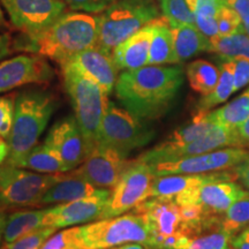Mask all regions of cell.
<instances>
[{
  "label": "cell",
  "instance_id": "7bdbcfd3",
  "mask_svg": "<svg viewBox=\"0 0 249 249\" xmlns=\"http://www.w3.org/2000/svg\"><path fill=\"white\" fill-rule=\"evenodd\" d=\"M231 249H249V226L231 239Z\"/></svg>",
  "mask_w": 249,
  "mask_h": 249
},
{
  "label": "cell",
  "instance_id": "f546056e",
  "mask_svg": "<svg viewBox=\"0 0 249 249\" xmlns=\"http://www.w3.org/2000/svg\"><path fill=\"white\" fill-rule=\"evenodd\" d=\"M209 52L219 54L224 59H248L249 36L241 28L230 36H217L210 39Z\"/></svg>",
  "mask_w": 249,
  "mask_h": 249
},
{
  "label": "cell",
  "instance_id": "f5cc1de1",
  "mask_svg": "<svg viewBox=\"0 0 249 249\" xmlns=\"http://www.w3.org/2000/svg\"><path fill=\"white\" fill-rule=\"evenodd\" d=\"M226 1H227V2H230V1H232V0H226Z\"/></svg>",
  "mask_w": 249,
  "mask_h": 249
},
{
  "label": "cell",
  "instance_id": "52a82bcc",
  "mask_svg": "<svg viewBox=\"0 0 249 249\" xmlns=\"http://www.w3.org/2000/svg\"><path fill=\"white\" fill-rule=\"evenodd\" d=\"M62 173H34L9 164L0 165V209L39 205Z\"/></svg>",
  "mask_w": 249,
  "mask_h": 249
},
{
  "label": "cell",
  "instance_id": "cb8c5ba5",
  "mask_svg": "<svg viewBox=\"0 0 249 249\" xmlns=\"http://www.w3.org/2000/svg\"><path fill=\"white\" fill-rule=\"evenodd\" d=\"M154 23L155 28L151 38L148 65L178 64L169 21L165 18H157L154 20Z\"/></svg>",
  "mask_w": 249,
  "mask_h": 249
},
{
  "label": "cell",
  "instance_id": "83f0119b",
  "mask_svg": "<svg viewBox=\"0 0 249 249\" xmlns=\"http://www.w3.org/2000/svg\"><path fill=\"white\" fill-rule=\"evenodd\" d=\"M234 86V60L225 59L220 66V75L218 83L209 95L203 96L197 103V111H210L217 105L223 104L233 93Z\"/></svg>",
  "mask_w": 249,
  "mask_h": 249
},
{
  "label": "cell",
  "instance_id": "5bb4252c",
  "mask_svg": "<svg viewBox=\"0 0 249 249\" xmlns=\"http://www.w3.org/2000/svg\"><path fill=\"white\" fill-rule=\"evenodd\" d=\"M129 164L127 158L113 149L97 145L83 164L71 170V173L91 183L93 187L114 188Z\"/></svg>",
  "mask_w": 249,
  "mask_h": 249
},
{
  "label": "cell",
  "instance_id": "277c9868",
  "mask_svg": "<svg viewBox=\"0 0 249 249\" xmlns=\"http://www.w3.org/2000/svg\"><path fill=\"white\" fill-rule=\"evenodd\" d=\"M65 89L85 140L87 157L98 145V135L103 117L108 104L107 95L95 81L66 62L61 65Z\"/></svg>",
  "mask_w": 249,
  "mask_h": 249
},
{
  "label": "cell",
  "instance_id": "ba28073f",
  "mask_svg": "<svg viewBox=\"0 0 249 249\" xmlns=\"http://www.w3.org/2000/svg\"><path fill=\"white\" fill-rule=\"evenodd\" d=\"M154 133L141 123V119L108 102L98 135V145L113 149L127 158L130 152L144 147Z\"/></svg>",
  "mask_w": 249,
  "mask_h": 249
},
{
  "label": "cell",
  "instance_id": "74e56055",
  "mask_svg": "<svg viewBox=\"0 0 249 249\" xmlns=\"http://www.w3.org/2000/svg\"><path fill=\"white\" fill-rule=\"evenodd\" d=\"M15 98L12 96L0 97V136L7 140L14 119Z\"/></svg>",
  "mask_w": 249,
  "mask_h": 249
},
{
  "label": "cell",
  "instance_id": "f35d334b",
  "mask_svg": "<svg viewBox=\"0 0 249 249\" xmlns=\"http://www.w3.org/2000/svg\"><path fill=\"white\" fill-rule=\"evenodd\" d=\"M187 1L195 15L209 18H217L220 9L227 5L226 0H187Z\"/></svg>",
  "mask_w": 249,
  "mask_h": 249
},
{
  "label": "cell",
  "instance_id": "8d00e7d4",
  "mask_svg": "<svg viewBox=\"0 0 249 249\" xmlns=\"http://www.w3.org/2000/svg\"><path fill=\"white\" fill-rule=\"evenodd\" d=\"M217 24L219 36L233 35L242 28L241 18L229 4L224 6L217 14Z\"/></svg>",
  "mask_w": 249,
  "mask_h": 249
},
{
  "label": "cell",
  "instance_id": "f907efd6",
  "mask_svg": "<svg viewBox=\"0 0 249 249\" xmlns=\"http://www.w3.org/2000/svg\"><path fill=\"white\" fill-rule=\"evenodd\" d=\"M6 21H5V17H4V13H2V9L0 7V27L5 26Z\"/></svg>",
  "mask_w": 249,
  "mask_h": 249
},
{
  "label": "cell",
  "instance_id": "bcb514c9",
  "mask_svg": "<svg viewBox=\"0 0 249 249\" xmlns=\"http://www.w3.org/2000/svg\"><path fill=\"white\" fill-rule=\"evenodd\" d=\"M227 4L239 14L241 21L246 20L249 17V0H232Z\"/></svg>",
  "mask_w": 249,
  "mask_h": 249
},
{
  "label": "cell",
  "instance_id": "484cf974",
  "mask_svg": "<svg viewBox=\"0 0 249 249\" xmlns=\"http://www.w3.org/2000/svg\"><path fill=\"white\" fill-rule=\"evenodd\" d=\"M15 167L29 169L40 173H65L70 171L64 160L45 144L35 145L21 158Z\"/></svg>",
  "mask_w": 249,
  "mask_h": 249
},
{
  "label": "cell",
  "instance_id": "3957f363",
  "mask_svg": "<svg viewBox=\"0 0 249 249\" xmlns=\"http://www.w3.org/2000/svg\"><path fill=\"white\" fill-rule=\"evenodd\" d=\"M57 107L54 97L45 91L22 92L15 98L14 119L7 139L6 164L17 166L36 145Z\"/></svg>",
  "mask_w": 249,
  "mask_h": 249
},
{
  "label": "cell",
  "instance_id": "4dcf8cb0",
  "mask_svg": "<svg viewBox=\"0 0 249 249\" xmlns=\"http://www.w3.org/2000/svg\"><path fill=\"white\" fill-rule=\"evenodd\" d=\"M213 126L214 124L209 117V111H197L192 123L174 130L164 143L171 145L187 144L201 139L205 134L209 133Z\"/></svg>",
  "mask_w": 249,
  "mask_h": 249
},
{
  "label": "cell",
  "instance_id": "db71d44e",
  "mask_svg": "<svg viewBox=\"0 0 249 249\" xmlns=\"http://www.w3.org/2000/svg\"><path fill=\"white\" fill-rule=\"evenodd\" d=\"M230 249H231V248H230Z\"/></svg>",
  "mask_w": 249,
  "mask_h": 249
},
{
  "label": "cell",
  "instance_id": "4fadbf2b",
  "mask_svg": "<svg viewBox=\"0 0 249 249\" xmlns=\"http://www.w3.org/2000/svg\"><path fill=\"white\" fill-rule=\"evenodd\" d=\"M134 213L141 214L147 220L151 232L150 249H160L163 242L170 236L185 234L180 207L174 198H147L134 208Z\"/></svg>",
  "mask_w": 249,
  "mask_h": 249
},
{
  "label": "cell",
  "instance_id": "d6986e66",
  "mask_svg": "<svg viewBox=\"0 0 249 249\" xmlns=\"http://www.w3.org/2000/svg\"><path fill=\"white\" fill-rule=\"evenodd\" d=\"M238 179L235 171H217L200 174H170L154 177L149 187L148 198L169 197L176 198L181 193L210 182L234 181Z\"/></svg>",
  "mask_w": 249,
  "mask_h": 249
},
{
  "label": "cell",
  "instance_id": "60d3db41",
  "mask_svg": "<svg viewBox=\"0 0 249 249\" xmlns=\"http://www.w3.org/2000/svg\"><path fill=\"white\" fill-rule=\"evenodd\" d=\"M234 60V86L233 92L249 85V60L248 59H233Z\"/></svg>",
  "mask_w": 249,
  "mask_h": 249
},
{
  "label": "cell",
  "instance_id": "681fc988",
  "mask_svg": "<svg viewBox=\"0 0 249 249\" xmlns=\"http://www.w3.org/2000/svg\"><path fill=\"white\" fill-rule=\"evenodd\" d=\"M110 249H145L141 244H136V242H129V244H124L117 246V247L110 248Z\"/></svg>",
  "mask_w": 249,
  "mask_h": 249
},
{
  "label": "cell",
  "instance_id": "ffe728a7",
  "mask_svg": "<svg viewBox=\"0 0 249 249\" xmlns=\"http://www.w3.org/2000/svg\"><path fill=\"white\" fill-rule=\"evenodd\" d=\"M67 62L95 81L107 96L116 87L119 70L114 64L112 54L107 53L97 46L80 52Z\"/></svg>",
  "mask_w": 249,
  "mask_h": 249
},
{
  "label": "cell",
  "instance_id": "d590c367",
  "mask_svg": "<svg viewBox=\"0 0 249 249\" xmlns=\"http://www.w3.org/2000/svg\"><path fill=\"white\" fill-rule=\"evenodd\" d=\"M57 231L53 226H45L36 231L28 233L21 236L20 239L13 242L6 244V249H40L50 236H52Z\"/></svg>",
  "mask_w": 249,
  "mask_h": 249
},
{
  "label": "cell",
  "instance_id": "ee69618b",
  "mask_svg": "<svg viewBox=\"0 0 249 249\" xmlns=\"http://www.w3.org/2000/svg\"><path fill=\"white\" fill-rule=\"evenodd\" d=\"M235 171L238 179L240 180L242 186L246 187V189L249 192V157L240 163L233 169Z\"/></svg>",
  "mask_w": 249,
  "mask_h": 249
},
{
  "label": "cell",
  "instance_id": "e0dca14e",
  "mask_svg": "<svg viewBox=\"0 0 249 249\" xmlns=\"http://www.w3.org/2000/svg\"><path fill=\"white\" fill-rule=\"evenodd\" d=\"M53 74L42 55H17L0 62V92L29 83L49 82L53 79Z\"/></svg>",
  "mask_w": 249,
  "mask_h": 249
},
{
  "label": "cell",
  "instance_id": "9a60e30c",
  "mask_svg": "<svg viewBox=\"0 0 249 249\" xmlns=\"http://www.w3.org/2000/svg\"><path fill=\"white\" fill-rule=\"evenodd\" d=\"M110 195L111 192L107 189H97L92 195L68 203L58 204L53 208H48L45 226H53L58 230L97 220L101 217Z\"/></svg>",
  "mask_w": 249,
  "mask_h": 249
},
{
  "label": "cell",
  "instance_id": "44dd1931",
  "mask_svg": "<svg viewBox=\"0 0 249 249\" xmlns=\"http://www.w3.org/2000/svg\"><path fill=\"white\" fill-rule=\"evenodd\" d=\"M154 28L155 23L151 21L112 51V58L118 70L132 71L147 66Z\"/></svg>",
  "mask_w": 249,
  "mask_h": 249
},
{
  "label": "cell",
  "instance_id": "8fae6325",
  "mask_svg": "<svg viewBox=\"0 0 249 249\" xmlns=\"http://www.w3.org/2000/svg\"><path fill=\"white\" fill-rule=\"evenodd\" d=\"M227 147H239L236 130L214 124L209 133H207L196 141L183 145H171L163 142L142 154L138 158V160L151 165L164 163V161L178 160L181 158L192 157V156Z\"/></svg>",
  "mask_w": 249,
  "mask_h": 249
},
{
  "label": "cell",
  "instance_id": "7402d4cb",
  "mask_svg": "<svg viewBox=\"0 0 249 249\" xmlns=\"http://www.w3.org/2000/svg\"><path fill=\"white\" fill-rule=\"evenodd\" d=\"M97 189L91 183L71 174L70 171L62 173V178L52 186L39 202V205L64 204L92 195Z\"/></svg>",
  "mask_w": 249,
  "mask_h": 249
},
{
  "label": "cell",
  "instance_id": "7a4b0ae2",
  "mask_svg": "<svg viewBox=\"0 0 249 249\" xmlns=\"http://www.w3.org/2000/svg\"><path fill=\"white\" fill-rule=\"evenodd\" d=\"M28 39L26 50L52 59L61 66L80 52L96 46L97 17L74 12L64 13L48 29Z\"/></svg>",
  "mask_w": 249,
  "mask_h": 249
},
{
  "label": "cell",
  "instance_id": "c3c4849f",
  "mask_svg": "<svg viewBox=\"0 0 249 249\" xmlns=\"http://www.w3.org/2000/svg\"><path fill=\"white\" fill-rule=\"evenodd\" d=\"M6 220H7V214L4 210L0 209V242H1V239L4 238Z\"/></svg>",
  "mask_w": 249,
  "mask_h": 249
},
{
  "label": "cell",
  "instance_id": "ab89813d",
  "mask_svg": "<svg viewBox=\"0 0 249 249\" xmlns=\"http://www.w3.org/2000/svg\"><path fill=\"white\" fill-rule=\"evenodd\" d=\"M71 9L87 13H101L107 9L117 0H64Z\"/></svg>",
  "mask_w": 249,
  "mask_h": 249
},
{
  "label": "cell",
  "instance_id": "2e32d148",
  "mask_svg": "<svg viewBox=\"0 0 249 249\" xmlns=\"http://www.w3.org/2000/svg\"><path fill=\"white\" fill-rule=\"evenodd\" d=\"M249 192L234 181L210 182L181 193L174 200L178 204H198L209 214H222L235 201L248 196Z\"/></svg>",
  "mask_w": 249,
  "mask_h": 249
},
{
  "label": "cell",
  "instance_id": "7dc6e473",
  "mask_svg": "<svg viewBox=\"0 0 249 249\" xmlns=\"http://www.w3.org/2000/svg\"><path fill=\"white\" fill-rule=\"evenodd\" d=\"M12 51V38L8 33L0 34V60L8 55Z\"/></svg>",
  "mask_w": 249,
  "mask_h": 249
},
{
  "label": "cell",
  "instance_id": "836d02e7",
  "mask_svg": "<svg viewBox=\"0 0 249 249\" xmlns=\"http://www.w3.org/2000/svg\"><path fill=\"white\" fill-rule=\"evenodd\" d=\"M160 5L170 24H195V13L187 0H160Z\"/></svg>",
  "mask_w": 249,
  "mask_h": 249
},
{
  "label": "cell",
  "instance_id": "603a6c76",
  "mask_svg": "<svg viewBox=\"0 0 249 249\" xmlns=\"http://www.w3.org/2000/svg\"><path fill=\"white\" fill-rule=\"evenodd\" d=\"M177 60L182 62L204 51H209L210 39L195 24H170Z\"/></svg>",
  "mask_w": 249,
  "mask_h": 249
},
{
  "label": "cell",
  "instance_id": "6da1fadb",
  "mask_svg": "<svg viewBox=\"0 0 249 249\" xmlns=\"http://www.w3.org/2000/svg\"><path fill=\"white\" fill-rule=\"evenodd\" d=\"M182 82L180 66L147 65L121 73L116 83V95L134 116L151 120L169 110Z\"/></svg>",
  "mask_w": 249,
  "mask_h": 249
},
{
  "label": "cell",
  "instance_id": "9c48e42d",
  "mask_svg": "<svg viewBox=\"0 0 249 249\" xmlns=\"http://www.w3.org/2000/svg\"><path fill=\"white\" fill-rule=\"evenodd\" d=\"M154 177L149 164L138 160L130 161L113 192H111L110 198L99 219L120 216L147 200L149 187Z\"/></svg>",
  "mask_w": 249,
  "mask_h": 249
},
{
  "label": "cell",
  "instance_id": "e575fe53",
  "mask_svg": "<svg viewBox=\"0 0 249 249\" xmlns=\"http://www.w3.org/2000/svg\"><path fill=\"white\" fill-rule=\"evenodd\" d=\"M40 249H88L80 233V227H71L50 236Z\"/></svg>",
  "mask_w": 249,
  "mask_h": 249
},
{
  "label": "cell",
  "instance_id": "1f68e13d",
  "mask_svg": "<svg viewBox=\"0 0 249 249\" xmlns=\"http://www.w3.org/2000/svg\"><path fill=\"white\" fill-rule=\"evenodd\" d=\"M247 226H249V195L235 201L220 216V229L232 238Z\"/></svg>",
  "mask_w": 249,
  "mask_h": 249
},
{
  "label": "cell",
  "instance_id": "ac0fdd59",
  "mask_svg": "<svg viewBox=\"0 0 249 249\" xmlns=\"http://www.w3.org/2000/svg\"><path fill=\"white\" fill-rule=\"evenodd\" d=\"M44 144L64 160L70 171L76 169L87 158L85 140L74 116L57 121L50 128Z\"/></svg>",
  "mask_w": 249,
  "mask_h": 249
},
{
  "label": "cell",
  "instance_id": "816d5d0a",
  "mask_svg": "<svg viewBox=\"0 0 249 249\" xmlns=\"http://www.w3.org/2000/svg\"><path fill=\"white\" fill-rule=\"evenodd\" d=\"M242 28H244L245 33H246V34H247V35L249 36V26H248V27H242Z\"/></svg>",
  "mask_w": 249,
  "mask_h": 249
},
{
  "label": "cell",
  "instance_id": "4316f807",
  "mask_svg": "<svg viewBox=\"0 0 249 249\" xmlns=\"http://www.w3.org/2000/svg\"><path fill=\"white\" fill-rule=\"evenodd\" d=\"M213 124L230 129H236L249 119V88L241 95L219 108L209 111Z\"/></svg>",
  "mask_w": 249,
  "mask_h": 249
},
{
  "label": "cell",
  "instance_id": "f6af8a7d",
  "mask_svg": "<svg viewBox=\"0 0 249 249\" xmlns=\"http://www.w3.org/2000/svg\"><path fill=\"white\" fill-rule=\"evenodd\" d=\"M235 130L236 136H238L239 148L249 149V119Z\"/></svg>",
  "mask_w": 249,
  "mask_h": 249
},
{
  "label": "cell",
  "instance_id": "8992f818",
  "mask_svg": "<svg viewBox=\"0 0 249 249\" xmlns=\"http://www.w3.org/2000/svg\"><path fill=\"white\" fill-rule=\"evenodd\" d=\"M80 233L88 249H110L136 242L150 248L151 232L145 218L138 213L99 219L81 226Z\"/></svg>",
  "mask_w": 249,
  "mask_h": 249
},
{
  "label": "cell",
  "instance_id": "d4e9b609",
  "mask_svg": "<svg viewBox=\"0 0 249 249\" xmlns=\"http://www.w3.org/2000/svg\"><path fill=\"white\" fill-rule=\"evenodd\" d=\"M46 210L48 209L17 211L7 216L4 231L6 244L13 242L28 233L45 227Z\"/></svg>",
  "mask_w": 249,
  "mask_h": 249
},
{
  "label": "cell",
  "instance_id": "7c38bea8",
  "mask_svg": "<svg viewBox=\"0 0 249 249\" xmlns=\"http://www.w3.org/2000/svg\"><path fill=\"white\" fill-rule=\"evenodd\" d=\"M11 22L27 37H35L64 14V0H0Z\"/></svg>",
  "mask_w": 249,
  "mask_h": 249
},
{
  "label": "cell",
  "instance_id": "30bf717a",
  "mask_svg": "<svg viewBox=\"0 0 249 249\" xmlns=\"http://www.w3.org/2000/svg\"><path fill=\"white\" fill-rule=\"evenodd\" d=\"M247 157H249V150L247 149L227 147L178 160L151 164L150 169L155 177L209 173L234 169L236 165L242 163Z\"/></svg>",
  "mask_w": 249,
  "mask_h": 249
},
{
  "label": "cell",
  "instance_id": "b9f144b4",
  "mask_svg": "<svg viewBox=\"0 0 249 249\" xmlns=\"http://www.w3.org/2000/svg\"><path fill=\"white\" fill-rule=\"evenodd\" d=\"M195 26L197 27V29L209 39H213L214 37L219 36V33H218L217 18L195 15Z\"/></svg>",
  "mask_w": 249,
  "mask_h": 249
},
{
  "label": "cell",
  "instance_id": "f1b7e54d",
  "mask_svg": "<svg viewBox=\"0 0 249 249\" xmlns=\"http://www.w3.org/2000/svg\"><path fill=\"white\" fill-rule=\"evenodd\" d=\"M186 74L191 88L201 95L207 96L216 88L220 71L211 62L198 59L187 66Z\"/></svg>",
  "mask_w": 249,
  "mask_h": 249
},
{
  "label": "cell",
  "instance_id": "5b68a950",
  "mask_svg": "<svg viewBox=\"0 0 249 249\" xmlns=\"http://www.w3.org/2000/svg\"><path fill=\"white\" fill-rule=\"evenodd\" d=\"M158 18L154 0H117L97 17L96 46L112 51Z\"/></svg>",
  "mask_w": 249,
  "mask_h": 249
},
{
  "label": "cell",
  "instance_id": "d6a6232c",
  "mask_svg": "<svg viewBox=\"0 0 249 249\" xmlns=\"http://www.w3.org/2000/svg\"><path fill=\"white\" fill-rule=\"evenodd\" d=\"M232 236L218 229L210 233H200L186 240L180 249H230Z\"/></svg>",
  "mask_w": 249,
  "mask_h": 249
}]
</instances>
